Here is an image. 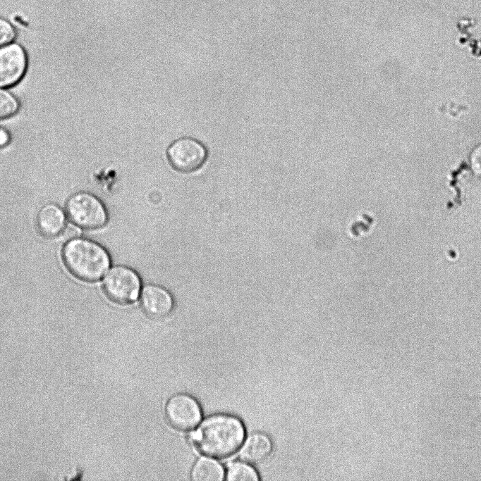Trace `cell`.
I'll list each match as a JSON object with an SVG mask.
<instances>
[{
  "label": "cell",
  "instance_id": "obj_1",
  "mask_svg": "<svg viewBox=\"0 0 481 481\" xmlns=\"http://www.w3.org/2000/svg\"><path fill=\"white\" fill-rule=\"evenodd\" d=\"M245 427L237 416L217 413L207 417L190 435V442L202 454L215 458L233 455L241 447Z\"/></svg>",
  "mask_w": 481,
  "mask_h": 481
},
{
  "label": "cell",
  "instance_id": "obj_2",
  "mask_svg": "<svg viewBox=\"0 0 481 481\" xmlns=\"http://www.w3.org/2000/svg\"><path fill=\"white\" fill-rule=\"evenodd\" d=\"M63 259L73 275L87 282L101 279L111 264L109 254L102 246L82 238L72 239L65 244Z\"/></svg>",
  "mask_w": 481,
  "mask_h": 481
},
{
  "label": "cell",
  "instance_id": "obj_3",
  "mask_svg": "<svg viewBox=\"0 0 481 481\" xmlns=\"http://www.w3.org/2000/svg\"><path fill=\"white\" fill-rule=\"evenodd\" d=\"M166 156L174 170L188 174L203 167L208 159L209 151L200 140L185 136L175 139L169 145Z\"/></svg>",
  "mask_w": 481,
  "mask_h": 481
},
{
  "label": "cell",
  "instance_id": "obj_4",
  "mask_svg": "<svg viewBox=\"0 0 481 481\" xmlns=\"http://www.w3.org/2000/svg\"><path fill=\"white\" fill-rule=\"evenodd\" d=\"M66 211L71 220L85 229H97L105 225L107 213L104 204L95 195L79 192L67 201Z\"/></svg>",
  "mask_w": 481,
  "mask_h": 481
},
{
  "label": "cell",
  "instance_id": "obj_5",
  "mask_svg": "<svg viewBox=\"0 0 481 481\" xmlns=\"http://www.w3.org/2000/svg\"><path fill=\"white\" fill-rule=\"evenodd\" d=\"M103 287L106 296L114 302L129 304L138 299L141 281L138 274L132 268L118 266L106 275Z\"/></svg>",
  "mask_w": 481,
  "mask_h": 481
},
{
  "label": "cell",
  "instance_id": "obj_6",
  "mask_svg": "<svg viewBox=\"0 0 481 481\" xmlns=\"http://www.w3.org/2000/svg\"><path fill=\"white\" fill-rule=\"evenodd\" d=\"M164 411L169 423L181 431L193 429L202 418L199 402L185 393H178L171 396L166 403Z\"/></svg>",
  "mask_w": 481,
  "mask_h": 481
},
{
  "label": "cell",
  "instance_id": "obj_7",
  "mask_svg": "<svg viewBox=\"0 0 481 481\" xmlns=\"http://www.w3.org/2000/svg\"><path fill=\"white\" fill-rule=\"evenodd\" d=\"M28 66L27 55L19 44L0 47V87L15 85L23 77Z\"/></svg>",
  "mask_w": 481,
  "mask_h": 481
},
{
  "label": "cell",
  "instance_id": "obj_8",
  "mask_svg": "<svg viewBox=\"0 0 481 481\" xmlns=\"http://www.w3.org/2000/svg\"><path fill=\"white\" fill-rule=\"evenodd\" d=\"M141 306L145 312L152 318H164L173 308V299L170 292L162 286L148 285L141 294Z\"/></svg>",
  "mask_w": 481,
  "mask_h": 481
},
{
  "label": "cell",
  "instance_id": "obj_9",
  "mask_svg": "<svg viewBox=\"0 0 481 481\" xmlns=\"http://www.w3.org/2000/svg\"><path fill=\"white\" fill-rule=\"evenodd\" d=\"M273 449L270 437L262 432H254L245 439L240 448V458L249 463H257L267 458Z\"/></svg>",
  "mask_w": 481,
  "mask_h": 481
},
{
  "label": "cell",
  "instance_id": "obj_10",
  "mask_svg": "<svg viewBox=\"0 0 481 481\" xmlns=\"http://www.w3.org/2000/svg\"><path fill=\"white\" fill-rule=\"evenodd\" d=\"M37 226L40 232L49 237L59 235L65 228L66 215L56 204H47L42 208L37 216Z\"/></svg>",
  "mask_w": 481,
  "mask_h": 481
},
{
  "label": "cell",
  "instance_id": "obj_11",
  "mask_svg": "<svg viewBox=\"0 0 481 481\" xmlns=\"http://www.w3.org/2000/svg\"><path fill=\"white\" fill-rule=\"evenodd\" d=\"M224 476L222 465L207 458L197 461L191 471V479L194 481H221Z\"/></svg>",
  "mask_w": 481,
  "mask_h": 481
},
{
  "label": "cell",
  "instance_id": "obj_12",
  "mask_svg": "<svg viewBox=\"0 0 481 481\" xmlns=\"http://www.w3.org/2000/svg\"><path fill=\"white\" fill-rule=\"evenodd\" d=\"M226 480L228 481H257L259 473L256 469L245 461H235L227 467Z\"/></svg>",
  "mask_w": 481,
  "mask_h": 481
},
{
  "label": "cell",
  "instance_id": "obj_13",
  "mask_svg": "<svg viewBox=\"0 0 481 481\" xmlns=\"http://www.w3.org/2000/svg\"><path fill=\"white\" fill-rule=\"evenodd\" d=\"M19 110V102L8 90L0 87V120L14 115Z\"/></svg>",
  "mask_w": 481,
  "mask_h": 481
},
{
  "label": "cell",
  "instance_id": "obj_14",
  "mask_svg": "<svg viewBox=\"0 0 481 481\" xmlns=\"http://www.w3.org/2000/svg\"><path fill=\"white\" fill-rule=\"evenodd\" d=\"M16 35V31L12 25L0 18V47L11 44Z\"/></svg>",
  "mask_w": 481,
  "mask_h": 481
},
{
  "label": "cell",
  "instance_id": "obj_15",
  "mask_svg": "<svg viewBox=\"0 0 481 481\" xmlns=\"http://www.w3.org/2000/svg\"><path fill=\"white\" fill-rule=\"evenodd\" d=\"M470 165L473 172L481 177V143L472 151L470 156Z\"/></svg>",
  "mask_w": 481,
  "mask_h": 481
},
{
  "label": "cell",
  "instance_id": "obj_16",
  "mask_svg": "<svg viewBox=\"0 0 481 481\" xmlns=\"http://www.w3.org/2000/svg\"><path fill=\"white\" fill-rule=\"evenodd\" d=\"M10 137L8 133L2 129H0V147L6 146L9 142Z\"/></svg>",
  "mask_w": 481,
  "mask_h": 481
},
{
  "label": "cell",
  "instance_id": "obj_17",
  "mask_svg": "<svg viewBox=\"0 0 481 481\" xmlns=\"http://www.w3.org/2000/svg\"><path fill=\"white\" fill-rule=\"evenodd\" d=\"M63 231H65V235L66 237L74 238L79 234V230L72 225L69 226L66 229L64 228Z\"/></svg>",
  "mask_w": 481,
  "mask_h": 481
}]
</instances>
